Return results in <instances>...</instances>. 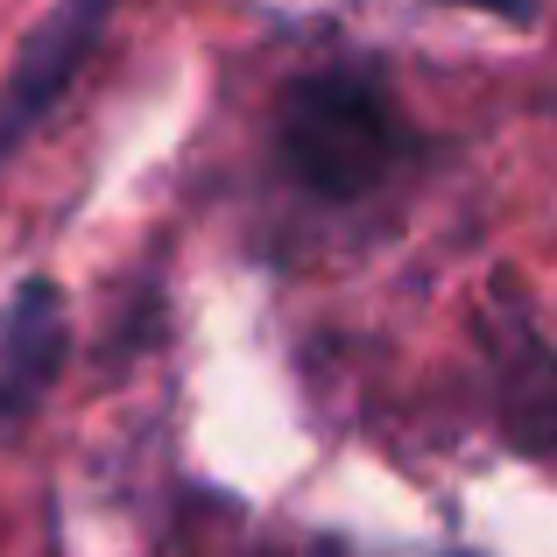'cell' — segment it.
<instances>
[{
  "instance_id": "6da1fadb",
  "label": "cell",
  "mask_w": 557,
  "mask_h": 557,
  "mask_svg": "<svg viewBox=\"0 0 557 557\" xmlns=\"http://www.w3.org/2000/svg\"><path fill=\"white\" fill-rule=\"evenodd\" d=\"M409 156H417V127L374 71L325 64L275 99V163L325 205L374 198L388 177H403Z\"/></svg>"
},
{
  "instance_id": "7a4b0ae2",
  "label": "cell",
  "mask_w": 557,
  "mask_h": 557,
  "mask_svg": "<svg viewBox=\"0 0 557 557\" xmlns=\"http://www.w3.org/2000/svg\"><path fill=\"white\" fill-rule=\"evenodd\" d=\"M113 14H121V0H50V14L36 22V36L14 50L8 78H0V163L64 107V92L92 64Z\"/></svg>"
},
{
  "instance_id": "277c9868",
  "label": "cell",
  "mask_w": 557,
  "mask_h": 557,
  "mask_svg": "<svg viewBox=\"0 0 557 557\" xmlns=\"http://www.w3.org/2000/svg\"><path fill=\"white\" fill-rule=\"evenodd\" d=\"M451 8H480V14H502V22H530L536 0H451Z\"/></svg>"
},
{
  "instance_id": "3957f363",
  "label": "cell",
  "mask_w": 557,
  "mask_h": 557,
  "mask_svg": "<svg viewBox=\"0 0 557 557\" xmlns=\"http://www.w3.org/2000/svg\"><path fill=\"white\" fill-rule=\"evenodd\" d=\"M71 360V304L50 275H22L0 304V423H22L50 403Z\"/></svg>"
}]
</instances>
